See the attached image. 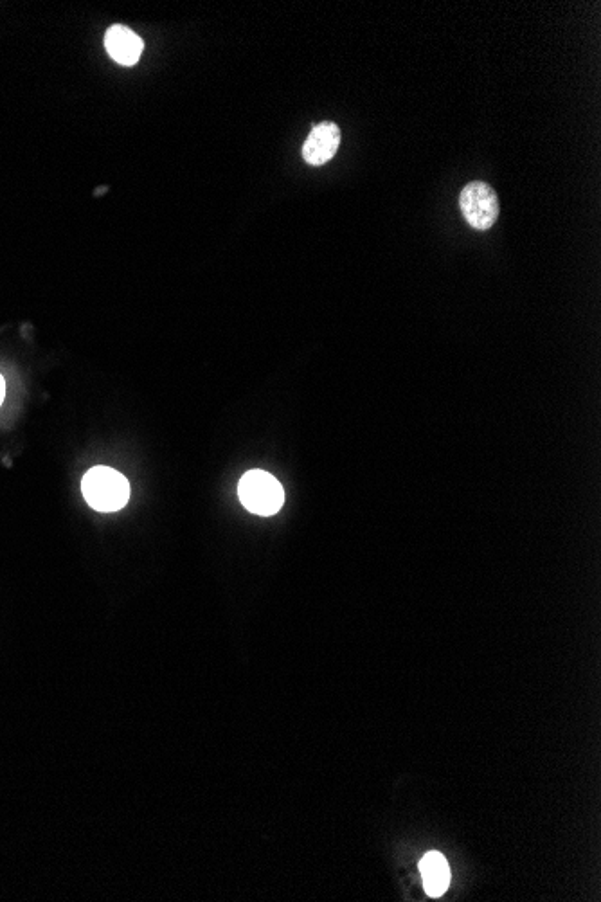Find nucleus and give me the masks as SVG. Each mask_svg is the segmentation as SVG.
<instances>
[{
  "label": "nucleus",
  "instance_id": "nucleus-5",
  "mask_svg": "<svg viewBox=\"0 0 601 902\" xmlns=\"http://www.w3.org/2000/svg\"><path fill=\"white\" fill-rule=\"evenodd\" d=\"M105 49L117 64L135 65L143 55L144 44L132 29L116 24L105 33Z\"/></svg>",
  "mask_w": 601,
  "mask_h": 902
},
{
  "label": "nucleus",
  "instance_id": "nucleus-6",
  "mask_svg": "<svg viewBox=\"0 0 601 902\" xmlns=\"http://www.w3.org/2000/svg\"><path fill=\"white\" fill-rule=\"evenodd\" d=\"M423 886L431 897H441L450 884V868L445 856L440 852H427L420 861Z\"/></svg>",
  "mask_w": 601,
  "mask_h": 902
},
{
  "label": "nucleus",
  "instance_id": "nucleus-7",
  "mask_svg": "<svg viewBox=\"0 0 601 902\" xmlns=\"http://www.w3.org/2000/svg\"><path fill=\"white\" fill-rule=\"evenodd\" d=\"M4 395H6V382H4V377L0 375V404L4 402Z\"/></svg>",
  "mask_w": 601,
  "mask_h": 902
},
{
  "label": "nucleus",
  "instance_id": "nucleus-3",
  "mask_svg": "<svg viewBox=\"0 0 601 902\" xmlns=\"http://www.w3.org/2000/svg\"><path fill=\"white\" fill-rule=\"evenodd\" d=\"M459 208L468 224L477 231L494 227L499 218V199L494 188L486 182L474 181L467 184L459 195Z\"/></svg>",
  "mask_w": 601,
  "mask_h": 902
},
{
  "label": "nucleus",
  "instance_id": "nucleus-1",
  "mask_svg": "<svg viewBox=\"0 0 601 902\" xmlns=\"http://www.w3.org/2000/svg\"><path fill=\"white\" fill-rule=\"evenodd\" d=\"M81 492L94 510L116 512L130 499V483L116 469L92 467L81 481Z\"/></svg>",
  "mask_w": 601,
  "mask_h": 902
},
{
  "label": "nucleus",
  "instance_id": "nucleus-2",
  "mask_svg": "<svg viewBox=\"0 0 601 902\" xmlns=\"http://www.w3.org/2000/svg\"><path fill=\"white\" fill-rule=\"evenodd\" d=\"M238 496L242 505L252 514H278L285 503V490L278 479L263 470H251L243 476L238 485Z\"/></svg>",
  "mask_w": 601,
  "mask_h": 902
},
{
  "label": "nucleus",
  "instance_id": "nucleus-4",
  "mask_svg": "<svg viewBox=\"0 0 601 902\" xmlns=\"http://www.w3.org/2000/svg\"><path fill=\"white\" fill-rule=\"evenodd\" d=\"M341 145V130L335 123H319L312 128L303 145V159L310 166H323L332 161Z\"/></svg>",
  "mask_w": 601,
  "mask_h": 902
}]
</instances>
